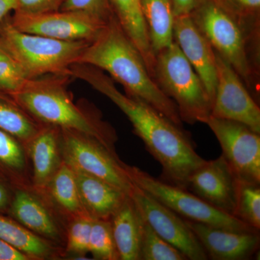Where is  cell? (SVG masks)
I'll return each instance as SVG.
<instances>
[{"label":"cell","mask_w":260,"mask_h":260,"mask_svg":"<svg viewBox=\"0 0 260 260\" xmlns=\"http://www.w3.org/2000/svg\"><path fill=\"white\" fill-rule=\"evenodd\" d=\"M113 13L132 43L137 48L149 73L154 78L155 57L152 50L148 28L140 0H109Z\"/></svg>","instance_id":"7402d4cb"},{"label":"cell","mask_w":260,"mask_h":260,"mask_svg":"<svg viewBox=\"0 0 260 260\" xmlns=\"http://www.w3.org/2000/svg\"><path fill=\"white\" fill-rule=\"evenodd\" d=\"M70 75L109 98L127 116L135 134L161 165L164 181L188 189L191 174L206 160L197 153L192 141L182 127L145 102L121 93L112 78L99 68L76 63L70 68Z\"/></svg>","instance_id":"6da1fadb"},{"label":"cell","mask_w":260,"mask_h":260,"mask_svg":"<svg viewBox=\"0 0 260 260\" xmlns=\"http://www.w3.org/2000/svg\"><path fill=\"white\" fill-rule=\"evenodd\" d=\"M89 253L93 259L119 260L110 220L93 219L90 233Z\"/></svg>","instance_id":"83f0119b"},{"label":"cell","mask_w":260,"mask_h":260,"mask_svg":"<svg viewBox=\"0 0 260 260\" xmlns=\"http://www.w3.org/2000/svg\"><path fill=\"white\" fill-rule=\"evenodd\" d=\"M217 85L210 116L237 121L260 133V109L227 61L215 53Z\"/></svg>","instance_id":"8fae6325"},{"label":"cell","mask_w":260,"mask_h":260,"mask_svg":"<svg viewBox=\"0 0 260 260\" xmlns=\"http://www.w3.org/2000/svg\"><path fill=\"white\" fill-rule=\"evenodd\" d=\"M60 10L83 12L105 23L114 15L109 0H66Z\"/></svg>","instance_id":"4dcf8cb0"},{"label":"cell","mask_w":260,"mask_h":260,"mask_svg":"<svg viewBox=\"0 0 260 260\" xmlns=\"http://www.w3.org/2000/svg\"><path fill=\"white\" fill-rule=\"evenodd\" d=\"M184 254L162 239L145 221L140 248V260H185Z\"/></svg>","instance_id":"f1b7e54d"},{"label":"cell","mask_w":260,"mask_h":260,"mask_svg":"<svg viewBox=\"0 0 260 260\" xmlns=\"http://www.w3.org/2000/svg\"><path fill=\"white\" fill-rule=\"evenodd\" d=\"M10 20L20 31L70 42H92L107 24L83 12L68 10L37 15L14 12Z\"/></svg>","instance_id":"30bf717a"},{"label":"cell","mask_w":260,"mask_h":260,"mask_svg":"<svg viewBox=\"0 0 260 260\" xmlns=\"http://www.w3.org/2000/svg\"><path fill=\"white\" fill-rule=\"evenodd\" d=\"M7 215L36 235L64 249L68 224L42 191L32 186L15 189Z\"/></svg>","instance_id":"7c38bea8"},{"label":"cell","mask_w":260,"mask_h":260,"mask_svg":"<svg viewBox=\"0 0 260 260\" xmlns=\"http://www.w3.org/2000/svg\"><path fill=\"white\" fill-rule=\"evenodd\" d=\"M154 78L175 103L181 120L205 123L211 114L212 102L196 72L177 43L156 54Z\"/></svg>","instance_id":"5b68a950"},{"label":"cell","mask_w":260,"mask_h":260,"mask_svg":"<svg viewBox=\"0 0 260 260\" xmlns=\"http://www.w3.org/2000/svg\"><path fill=\"white\" fill-rule=\"evenodd\" d=\"M0 260H30L28 256L0 239Z\"/></svg>","instance_id":"d6a6232c"},{"label":"cell","mask_w":260,"mask_h":260,"mask_svg":"<svg viewBox=\"0 0 260 260\" xmlns=\"http://www.w3.org/2000/svg\"><path fill=\"white\" fill-rule=\"evenodd\" d=\"M38 190L42 191L67 224L77 217L88 215L80 199L74 169L66 162H63L50 181Z\"/></svg>","instance_id":"ffe728a7"},{"label":"cell","mask_w":260,"mask_h":260,"mask_svg":"<svg viewBox=\"0 0 260 260\" xmlns=\"http://www.w3.org/2000/svg\"><path fill=\"white\" fill-rule=\"evenodd\" d=\"M116 250L120 260H140L145 220L129 196L110 218Z\"/></svg>","instance_id":"d6986e66"},{"label":"cell","mask_w":260,"mask_h":260,"mask_svg":"<svg viewBox=\"0 0 260 260\" xmlns=\"http://www.w3.org/2000/svg\"><path fill=\"white\" fill-rule=\"evenodd\" d=\"M152 50L156 56L174 42V14L171 0H140Z\"/></svg>","instance_id":"cb8c5ba5"},{"label":"cell","mask_w":260,"mask_h":260,"mask_svg":"<svg viewBox=\"0 0 260 260\" xmlns=\"http://www.w3.org/2000/svg\"><path fill=\"white\" fill-rule=\"evenodd\" d=\"M174 16L191 14L196 6L197 0H171Z\"/></svg>","instance_id":"e575fe53"},{"label":"cell","mask_w":260,"mask_h":260,"mask_svg":"<svg viewBox=\"0 0 260 260\" xmlns=\"http://www.w3.org/2000/svg\"><path fill=\"white\" fill-rule=\"evenodd\" d=\"M194 20L219 55L232 65L239 76L248 79L251 69L244 37L230 15L216 5L208 3L200 10Z\"/></svg>","instance_id":"4fadbf2b"},{"label":"cell","mask_w":260,"mask_h":260,"mask_svg":"<svg viewBox=\"0 0 260 260\" xmlns=\"http://www.w3.org/2000/svg\"><path fill=\"white\" fill-rule=\"evenodd\" d=\"M10 56L5 49L0 45V61L5 60V59H10Z\"/></svg>","instance_id":"74e56055"},{"label":"cell","mask_w":260,"mask_h":260,"mask_svg":"<svg viewBox=\"0 0 260 260\" xmlns=\"http://www.w3.org/2000/svg\"><path fill=\"white\" fill-rule=\"evenodd\" d=\"M77 63L91 65L107 72L112 79L124 87L126 95L148 104L182 127V120L175 103L153 80L139 51L114 15L85 48Z\"/></svg>","instance_id":"7a4b0ae2"},{"label":"cell","mask_w":260,"mask_h":260,"mask_svg":"<svg viewBox=\"0 0 260 260\" xmlns=\"http://www.w3.org/2000/svg\"><path fill=\"white\" fill-rule=\"evenodd\" d=\"M239 6L251 10L259 9L260 0H234Z\"/></svg>","instance_id":"8d00e7d4"},{"label":"cell","mask_w":260,"mask_h":260,"mask_svg":"<svg viewBox=\"0 0 260 260\" xmlns=\"http://www.w3.org/2000/svg\"><path fill=\"white\" fill-rule=\"evenodd\" d=\"M66 0H17L15 13L37 15L59 11Z\"/></svg>","instance_id":"1f68e13d"},{"label":"cell","mask_w":260,"mask_h":260,"mask_svg":"<svg viewBox=\"0 0 260 260\" xmlns=\"http://www.w3.org/2000/svg\"><path fill=\"white\" fill-rule=\"evenodd\" d=\"M63 160L76 170L107 181L129 195L135 188L126 164L99 140L73 129H61Z\"/></svg>","instance_id":"52a82bcc"},{"label":"cell","mask_w":260,"mask_h":260,"mask_svg":"<svg viewBox=\"0 0 260 260\" xmlns=\"http://www.w3.org/2000/svg\"><path fill=\"white\" fill-rule=\"evenodd\" d=\"M130 197L145 221L162 239L181 251L186 259H208L206 251L186 220L135 184Z\"/></svg>","instance_id":"9c48e42d"},{"label":"cell","mask_w":260,"mask_h":260,"mask_svg":"<svg viewBox=\"0 0 260 260\" xmlns=\"http://www.w3.org/2000/svg\"><path fill=\"white\" fill-rule=\"evenodd\" d=\"M174 37L203 82L213 106L217 73L215 53L211 44L198 28L191 14L174 17Z\"/></svg>","instance_id":"9a60e30c"},{"label":"cell","mask_w":260,"mask_h":260,"mask_svg":"<svg viewBox=\"0 0 260 260\" xmlns=\"http://www.w3.org/2000/svg\"><path fill=\"white\" fill-rule=\"evenodd\" d=\"M237 184V177L221 155L206 160L191 174L188 189L217 209L234 216Z\"/></svg>","instance_id":"5bb4252c"},{"label":"cell","mask_w":260,"mask_h":260,"mask_svg":"<svg viewBox=\"0 0 260 260\" xmlns=\"http://www.w3.org/2000/svg\"><path fill=\"white\" fill-rule=\"evenodd\" d=\"M14 189L9 184L0 180V213L8 214Z\"/></svg>","instance_id":"836d02e7"},{"label":"cell","mask_w":260,"mask_h":260,"mask_svg":"<svg viewBox=\"0 0 260 260\" xmlns=\"http://www.w3.org/2000/svg\"><path fill=\"white\" fill-rule=\"evenodd\" d=\"M25 146L31 167L32 187L42 189L64 162L60 128L42 124Z\"/></svg>","instance_id":"e0dca14e"},{"label":"cell","mask_w":260,"mask_h":260,"mask_svg":"<svg viewBox=\"0 0 260 260\" xmlns=\"http://www.w3.org/2000/svg\"><path fill=\"white\" fill-rule=\"evenodd\" d=\"M0 239L23 253L30 260L66 257L63 248L36 235L6 214L0 213Z\"/></svg>","instance_id":"44dd1931"},{"label":"cell","mask_w":260,"mask_h":260,"mask_svg":"<svg viewBox=\"0 0 260 260\" xmlns=\"http://www.w3.org/2000/svg\"><path fill=\"white\" fill-rule=\"evenodd\" d=\"M204 248L215 260H242L252 256L259 245L258 232H244L186 220Z\"/></svg>","instance_id":"2e32d148"},{"label":"cell","mask_w":260,"mask_h":260,"mask_svg":"<svg viewBox=\"0 0 260 260\" xmlns=\"http://www.w3.org/2000/svg\"><path fill=\"white\" fill-rule=\"evenodd\" d=\"M42 126L15 102L12 95L0 92V129L26 145Z\"/></svg>","instance_id":"d4e9b609"},{"label":"cell","mask_w":260,"mask_h":260,"mask_svg":"<svg viewBox=\"0 0 260 260\" xmlns=\"http://www.w3.org/2000/svg\"><path fill=\"white\" fill-rule=\"evenodd\" d=\"M234 216L254 230L260 229V188L238 179L237 205Z\"/></svg>","instance_id":"484cf974"},{"label":"cell","mask_w":260,"mask_h":260,"mask_svg":"<svg viewBox=\"0 0 260 260\" xmlns=\"http://www.w3.org/2000/svg\"><path fill=\"white\" fill-rule=\"evenodd\" d=\"M17 0H0V21L17 8Z\"/></svg>","instance_id":"d590c367"},{"label":"cell","mask_w":260,"mask_h":260,"mask_svg":"<svg viewBox=\"0 0 260 260\" xmlns=\"http://www.w3.org/2000/svg\"><path fill=\"white\" fill-rule=\"evenodd\" d=\"M0 180L13 189L31 187V167L26 146L0 129Z\"/></svg>","instance_id":"603a6c76"},{"label":"cell","mask_w":260,"mask_h":260,"mask_svg":"<svg viewBox=\"0 0 260 260\" xmlns=\"http://www.w3.org/2000/svg\"><path fill=\"white\" fill-rule=\"evenodd\" d=\"M69 75H47L28 79L13 94L24 110L42 124L73 129L93 137L116 153L118 137L93 108L77 105L68 90Z\"/></svg>","instance_id":"3957f363"},{"label":"cell","mask_w":260,"mask_h":260,"mask_svg":"<svg viewBox=\"0 0 260 260\" xmlns=\"http://www.w3.org/2000/svg\"><path fill=\"white\" fill-rule=\"evenodd\" d=\"M205 124L218 139L222 155L237 179L259 185V133L242 123L212 116Z\"/></svg>","instance_id":"ba28073f"},{"label":"cell","mask_w":260,"mask_h":260,"mask_svg":"<svg viewBox=\"0 0 260 260\" xmlns=\"http://www.w3.org/2000/svg\"><path fill=\"white\" fill-rule=\"evenodd\" d=\"M28 80L23 70L11 58L0 61V92L13 95Z\"/></svg>","instance_id":"f546056e"},{"label":"cell","mask_w":260,"mask_h":260,"mask_svg":"<svg viewBox=\"0 0 260 260\" xmlns=\"http://www.w3.org/2000/svg\"><path fill=\"white\" fill-rule=\"evenodd\" d=\"M89 43L20 31L7 17L0 21V45L28 79L47 75H70V68L78 62Z\"/></svg>","instance_id":"277c9868"},{"label":"cell","mask_w":260,"mask_h":260,"mask_svg":"<svg viewBox=\"0 0 260 260\" xmlns=\"http://www.w3.org/2000/svg\"><path fill=\"white\" fill-rule=\"evenodd\" d=\"M74 171L80 199L86 213L93 219L110 220L129 195L103 179L81 171Z\"/></svg>","instance_id":"ac0fdd59"},{"label":"cell","mask_w":260,"mask_h":260,"mask_svg":"<svg viewBox=\"0 0 260 260\" xmlns=\"http://www.w3.org/2000/svg\"><path fill=\"white\" fill-rule=\"evenodd\" d=\"M132 181L179 216L214 227L244 232H258L234 215L217 209L188 189L152 177L139 168L126 164Z\"/></svg>","instance_id":"8992f818"},{"label":"cell","mask_w":260,"mask_h":260,"mask_svg":"<svg viewBox=\"0 0 260 260\" xmlns=\"http://www.w3.org/2000/svg\"><path fill=\"white\" fill-rule=\"evenodd\" d=\"M93 218L90 215L77 217L67 225L64 252L66 256L83 257L89 253L90 233Z\"/></svg>","instance_id":"4316f807"}]
</instances>
